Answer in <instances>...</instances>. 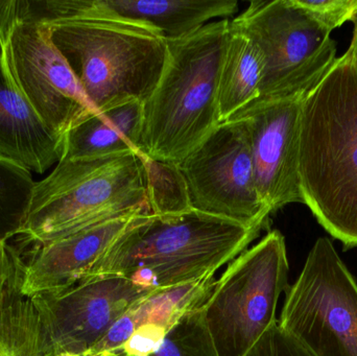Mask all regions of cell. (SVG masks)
<instances>
[{
    "label": "cell",
    "instance_id": "14",
    "mask_svg": "<svg viewBox=\"0 0 357 356\" xmlns=\"http://www.w3.org/2000/svg\"><path fill=\"white\" fill-rule=\"evenodd\" d=\"M235 0H73V21L125 23L165 40L191 35L214 18L236 14Z\"/></svg>",
    "mask_w": 357,
    "mask_h": 356
},
{
    "label": "cell",
    "instance_id": "9",
    "mask_svg": "<svg viewBox=\"0 0 357 356\" xmlns=\"http://www.w3.org/2000/svg\"><path fill=\"white\" fill-rule=\"evenodd\" d=\"M178 167L191 208L247 228H268L272 213L256 186L245 121L232 117L220 123Z\"/></svg>",
    "mask_w": 357,
    "mask_h": 356
},
{
    "label": "cell",
    "instance_id": "8",
    "mask_svg": "<svg viewBox=\"0 0 357 356\" xmlns=\"http://www.w3.org/2000/svg\"><path fill=\"white\" fill-rule=\"evenodd\" d=\"M278 324L314 356H357V284L329 238L308 253Z\"/></svg>",
    "mask_w": 357,
    "mask_h": 356
},
{
    "label": "cell",
    "instance_id": "22",
    "mask_svg": "<svg viewBox=\"0 0 357 356\" xmlns=\"http://www.w3.org/2000/svg\"><path fill=\"white\" fill-rule=\"evenodd\" d=\"M201 309L183 317L150 356H218Z\"/></svg>",
    "mask_w": 357,
    "mask_h": 356
},
{
    "label": "cell",
    "instance_id": "1",
    "mask_svg": "<svg viewBox=\"0 0 357 356\" xmlns=\"http://www.w3.org/2000/svg\"><path fill=\"white\" fill-rule=\"evenodd\" d=\"M303 204L345 250L357 247V58L351 45L307 94L299 154Z\"/></svg>",
    "mask_w": 357,
    "mask_h": 356
},
{
    "label": "cell",
    "instance_id": "24",
    "mask_svg": "<svg viewBox=\"0 0 357 356\" xmlns=\"http://www.w3.org/2000/svg\"><path fill=\"white\" fill-rule=\"evenodd\" d=\"M243 356H314L297 339L280 327L271 326Z\"/></svg>",
    "mask_w": 357,
    "mask_h": 356
},
{
    "label": "cell",
    "instance_id": "13",
    "mask_svg": "<svg viewBox=\"0 0 357 356\" xmlns=\"http://www.w3.org/2000/svg\"><path fill=\"white\" fill-rule=\"evenodd\" d=\"M136 211L67 232L47 242L21 245L22 288L44 294L73 286L87 277L92 268L142 215ZM20 253V254H21Z\"/></svg>",
    "mask_w": 357,
    "mask_h": 356
},
{
    "label": "cell",
    "instance_id": "17",
    "mask_svg": "<svg viewBox=\"0 0 357 356\" xmlns=\"http://www.w3.org/2000/svg\"><path fill=\"white\" fill-rule=\"evenodd\" d=\"M142 102H126L92 112L73 125L63 139L60 160L140 154Z\"/></svg>",
    "mask_w": 357,
    "mask_h": 356
},
{
    "label": "cell",
    "instance_id": "3",
    "mask_svg": "<svg viewBox=\"0 0 357 356\" xmlns=\"http://www.w3.org/2000/svg\"><path fill=\"white\" fill-rule=\"evenodd\" d=\"M230 20L167 40L162 75L142 102L140 155L178 163L218 125V81Z\"/></svg>",
    "mask_w": 357,
    "mask_h": 356
},
{
    "label": "cell",
    "instance_id": "26",
    "mask_svg": "<svg viewBox=\"0 0 357 356\" xmlns=\"http://www.w3.org/2000/svg\"><path fill=\"white\" fill-rule=\"evenodd\" d=\"M8 242H0V286L3 281L8 263Z\"/></svg>",
    "mask_w": 357,
    "mask_h": 356
},
{
    "label": "cell",
    "instance_id": "20",
    "mask_svg": "<svg viewBox=\"0 0 357 356\" xmlns=\"http://www.w3.org/2000/svg\"><path fill=\"white\" fill-rule=\"evenodd\" d=\"M35 184L29 169L0 158V242H8L20 234Z\"/></svg>",
    "mask_w": 357,
    "mask_h": 356
},
{
    "label": "cell",
    "instance_id": "25",
    "mask_svg": "<svg viewBox=\"0 0 357 356\" xmlns=\"http://www.w3.org/2000/svg\"><path fill=\"white\" fill-rule=\"evenodd\" d=\"M167 332L155 324L139 326L121 349L123 356H150L158 350Z\"/></svg>",
    "mask_w": 357,
    "mask_h": 356
},
{
    "label": "cell",
    "instance_id": "7",
    "mask_svg": "<svg viewBox=\"0 0 357 356\" xmlns=\"http://www.w3.org/2000/svg\"><path fill=\"white\" fill-rule=\"evenodd\" d=\"M264 60L259 98H282L316 87L337 61V43L295 0L252 1L230 20Z\"/></svg>",
    "mask_w": 357,
    "mask_h": 356
},
{
    "label": "cell",
    "instance_id": "18",
    "mask_svg": "<svg viewBox=\"0 0 357 356\" xmlns=\"http://www.w3.org/2000/svg\"><path fill=\"white\" fill-rule=\"evenodd\" d=\"M264 69L259 48L247 36L230 26L218 81L220 123L259 98Z\"/></svg>",
    "mask_w": 357,
    "mask_h": 356
},
{
    "label": "cell",
    "instance_id": "6",
    "mask_svg": "<svg viewBox=\"0 0 357 356\" xmlns=\"http://www.w3.org/2000/svg\"><path fill=\"white\" fill-rule=\"evenodd\" d=\"M285 238L278 230L243 251L216 280L202 307L218 356H243L277 323L279 298L289 288Z\"/></svg>",
    "mask_w": 357,
    "mask_h": 356
},
{
    "label": "cell",
    "instance_id": "28",
    "mask_svg": "<svg viewBox=\"0 0 357 356\" xmlns=\"http://www.w3.org/2000/svg\"><path fill=\"white\" fill-rule=\"evenodd\" d=\"M56 356H93L90 353H83V355H75V353H59Z\"/></svg>",
    "mask_w": 357,
    "mask_h": 356
},
{
    "label": "cell",
    "instance_id": "5",
    "mask_svg": "<svg viewBox=\"0 0 357 356\" xmlns=\"http://www.w3.org/2000/svg\"><path fill=\"white\" fill-rule=\"evenodd\" d=\"M50 39L96 112L142 102L167 61V40L125 23L73 21L52 25Z\"/></svg>",
    "mask_w": 357,
    "mask_h": 356
},
{
    "label": "cell",
    "instance_id": "23",
    "mask_svg": "<svg viewBox=\"0 0 357 356\" xmlns=\"http://www.w3.org/2000/svg\"><path fill=\"white\" fill-rule=\"evenodd\" d=\"M295 2L331 33L347 21L352 22L357 15V0H295Z\"/></svg>",
    "mask_w": 357,
    "mask_h": 356
},
{
    "label": "cell",
    "instance_id": "4",
    "mask_svg": "<svg viewBox=\"0 0 357 356\" xmlns=\"http://www.w3.org/2000/svg\"><path fill=\"white\" fill-rule=\"evenodd\" d=\"M150 212L142 155L60 160L36 182L21 245L47 242L67 232L127 213Z\"/></svg>",
    "mask_w": 357,
    "mask_h": 356
},
{
    "label": "cell",
    "instance_id": "16",
    "mask_svg": "<svg viewBox=\"0 0 357 356\" xmlns=\"http://www.w3.org/2000/svg\"><path fill=\"white\" fill-rule=\"evenodd\" d=\"M23 261L8 242V263L0 286V356H56L43 311L22 288Z\"/></svg>",
    "mask_w": 357,
    "mask_h": 356
},
{
    "label": "cell",
    "instance_id": "15",
    "mask_svg": "<svg viewBox=\"0 0 357 356\" xmlns=\"http://www.w3.org/2000/svg\"><path fill=\"white\" fill-rule=\"evenodd\" d=\"M62 157V141L45 127L14 85L0 39V158L43 173Z\"/></svg>",
    "mask_w": 357,
    "mask_h": 356
},
{
    "label": "cell",
    "instance_id": "19",
    "mask_svg": "<svg viewBox=\"0 0 357 356\" xmlns=\"http://www.w3.org/2000/svg\"><path fill=\"white\" fill-rule=\"evenodd\" d=\"M214 275L165 290L155 291L135 303L127 316L137 330L144 324H155L167 332L191 311L201 309L213 291Z\"/></svg>",
    "mask_w": 357,
    "mask_h": 356
},
{
    "label": "cell",
    "instance_id": "10",
    "mask_svg": "<svg viewBox=\"0 0 357 356\" xmlns=\"http://www.w3.org/2000/svg\"><path fill=\"white\" fill-rule=\"evenodd\" d=\"M50 29L35 23H13L0 33V39L10 79L63 148L67 132L96 111L52 43Z\"/></svg>",
    "mask_w": 357,
    "mask_h": 356
},
{
    "label": "cell",
    "instance_id": "2",
    "mask_svg": "<svg viewBox=\"0 0 357 356\" xmlns=\"http://www.w3.org/2000/svg\"><path fill=\"white\" fill-rule=\"evenodd\" d=\"M261 231L195 209L178 215H144L86 278L119 275L146 291L174 288L215 275Z\"/></svg>",
    "mask_w": 357,
    "mask_h": 356
},
{
    "label": "cell",
    "instance_id": "11",
    "mask_svg": "<svg viewBox=\"0 0 357 356\" xmlns=\"http://www.w3.org/2000/svg\"><path fill=\"white\" fill-rule=\"evenodd\" d=\"M312 89L255 100L233 116L247 125L256 186L272 215L287 205L303 204L299 176L300 129L302 106Z\"/></svg>",
    "mask_w": 357,
    "mask_h": 356
},
{
    "label": "cell",
    "instance_id": "12",
    "mask_svg": "<svg viewBox=\"0 0 357 356\" xmlns=\"http://www.w3.org/2000/svg\"><path fill=\"white\" fill-rule=\"evenodd\" d=\"M153 292L123 276L102 275L35 295V298L43 311L56 355H83L90 353L137 301Z\"/></svg>",
    "mask_w": 357,
    "mask_h": 356
},
{
    "label": "cell",
    "instance_id": "21",
    "mask_svg": "<svg viewBox=\"0 0 357 356\" xmlns=\"http://www.w3.org/2000/svg\"><path fill=\"white\" fill-rule=\"evenodd\" d=\"M142 159L151 213L178 215L191 210L188 188L178 163Z\"/></svg>",
    "mask_w": 357,
    "mask_h": 356
},
{
    "label": "cell",
    "instance_id": "29",
    "mask_svg": "<svg viewBox=\"0 0 357 356\" xmlns=\"http://www.w3.org/2000/svg\"><path fill=\"white\" fill-rule=\"evenodd\" d=\"M98 356H123V355H119V353H100V355H98Z\"/></svg>",
    "mask_w": 357,
    "mask_h": 356
},
{
    "label": "cell",
    "instance_id": "27",
    "mask_svg": "<svg viewBox=\"0 0 357 356\" xmlns=\"http://www.w3.org/2000/svg\"><path fill=\"white\" fill-rule=\"evenodd\" d=\"M352 23H354V36H352L351 43H350V45L354 47V52H356L357 58V15L356 18L354 19V21H352Z\"/></svg>",
    "mask_w": 357,
    "mask_h": 356
}]
</instances>
